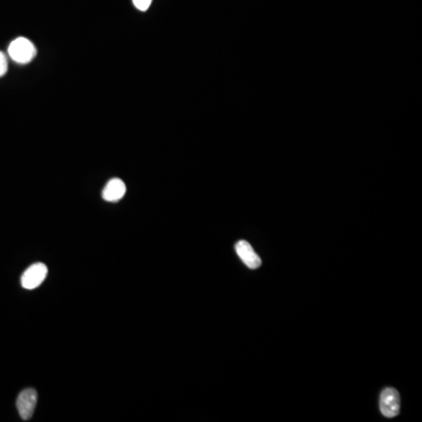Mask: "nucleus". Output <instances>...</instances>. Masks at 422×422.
<instances>
[{
	"label": "nucleus",
	"mask_w": 422,
	"mask_h": 422,
	"mask_svg": "<svg viewBox=\"0 0 422 422\" xmlns=\"http://www.w3.org/2000/svg\"><path fill=\"white\" fill-rule=\"evenodd\" d=\"M9 54L18 64H29L34 59L37 49L32 42L26 38H18L9 46Z\"/></svg>",
	"instance_id": "f257e3e1"
},
{
	"label": "nucleus",
	"mask_w": 422,
	"mask_h": 422,
	"mask_svg": "<svg viewBox=\"0 0 422 422\" xmlns=\"http://www.w3.org/2000/svg\"><path fill=\"white\" fill-rule=\"evenodd\" d=\"M380 411L386 417H395L400 412V394L395 388L387 387L382 390L379 400Z\"/></svg>",
	"instance_id": "f03ea898"
},
{
	"label": "nucleus",
	"mask_w": 422,
	"mask_h": 422,
	"mask_svg": "<svg viewBox=\"0 0 422 422\" xmlns=\"http://www.w3.org/2000/svg\"><path fill=\"white\" fill-rule=\"evenodd\" d=\"M38 401V393L33 388H26L18 395L17 408L22 420H30L33 416Z\"/></svg>",
	"instance_id": "7ed1b4c3"
},
{
	"label": "nucleus",
	"mask_w": 422,
	"mask_h": 422,
	"mask_svg": "<svg viewBox=\"0 0 422 422\" xmlns=\"http://www.w3.org/2000/svg\"><path fill=\"white\" fill-rule=\"evenodd\" d=\"M47 266L42 263H37L31 265L29 269L23 272L21 277V285L23 289L33 290L35 287L40 286L45 281L47 276Z\"/></svg>",
	"instance_id": "20e7f679"
},
{
	"label": "nucleus",
	"mask_w": 422,
	"mask_h": 422,
	"mask_svg": "<svg viewBox=\"0 0 422 422\" xmlns=\"http://www.w3.org/2000/svg\"><path fill=\"white\" fill-rule=\"evenodd\" d=\"M236 252H237L238 257L242 259V262L249 267V269H257L262 264L259 256L256 254L254 247L251 244L246 240H239L236 243Z\"/></svg>",
	"instance_id": "39448f33"
},
{
	"label": "nucleus",
	"mask_w": 422,
	"mask_h": 422,
	"mask_svg": "<svg viewBox=\"0 0 422 422\" xmlns=\"http://www.w3.org/2000/svg\"><path fill=\"white\" fill-rule=\"evenodd\" d=\"M126 184L120 179H113L106 185L102 191V198L107 202H117L126 195Z\"/></svg>",
	"instance_id": "423d86ee"
},
{
	"label": "nucleus",
	"mask_w": 422,
	"mask_h": 422,
	"mask_svg": "<svg viewBox=\"0 0 422 422\" xmlns=\"http://www.w3.org/2000/svg\"><path fill=\"white\" fill-rule=\"evenodd\" d=\"M152 2H153V0H133L134 5H135L136 9L142 11V12L147 11L149 7H151Z\"/></svg>",
	"instance_id": "0eeeda50"
},
{
	"label": "nucleus",
	"mask_w": 422,
	"mask_h": 422,
	"mask_svg": "<svg viewBox=\"0 0 422 422\" xmlns=\"http://www.w3.org/2000/svg\"><path fill=\"white\" fill-rule=\"evenodd\" d=\"M7 72V60L6 57L0 52V77L5 76Z\"/></svg>",
	"instance_id": "6e6552de"
}]
</instances>
